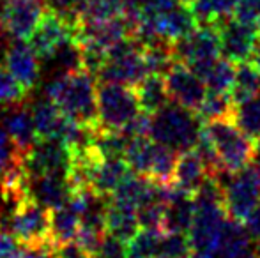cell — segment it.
Segmentation results:
<instances>
[{
    "label": "cell",
    "instance_id": "34",
    "mask_svg": "<svg viewBox=\"0 0 260 258\" xmlns=\"http://www.w3.org/2000/svg\"><path fill=\"white\" fill-rule=\"evenodd\" d=\"M21 159H23V156L18 152L16 145L13 143V140L9 138L7 131L0 124V180H2V177L6 175L14 165H18Z\"/></svg>",
    "mask_w": 260,
    "mask_h": 258
},
{
    "label": "cell",
    "instance_id": "8",
    "mask_svg": "<svg viewBox=\"0 0 260 258\" xmlns=\"http://www.w3.org/2000/svg\"><path fill=\"white\" fill-rule=\"evenodd\" d=\"M223 191V205L230 219L243 223L260 205V177L253 166L236 173H218Z\"/></svg>",
    "mask_w": 260,
    "mask_h": 258
},
{
    "label": "cell",
    "instance_id": "13",
    "mask_svg": "<svg viewBox=\"0 0 260 258\" xmlns=\"http://www.w3.org/2000/svg\"><path fill=\"white\" fill-rule=\"evenodd\" d=\"M71 159V152L60 140H41L23 156V166L28 177L48 175V173H66Z\"/></svg>",
    "mask_w": 260,
    "mask_h": 258
},
{
    "label": "cell",
    "instance_id": "28",
    "mask_svg": "<svg viewBox=\"0 0 260 258\" xmlns=\"http://www.w3.org/2000/svg\"><path fill=\"white\" fill-rule=\"evenodd\" d=\"M127 0H83L76 18L80 21H103L126 14Z\"/></svg>",
    "mask_w": 260,
    "mask_h": 258
},
{
    "label": "cell",
    "instance_id": "30",
    "mask_svg": "<svg viewBox=\"0 0 260 258\" xmlns=\"http://www.w3.org/2000/svg\"><path fill=\"white\" fill-rule=\"evenodd\" d=\"M234 75H236V67L234 62L226 60L225 57H219L216 62H212L207 69L200 72V78L204 80L207 90L212 92H230L234 83Z\"/></svg>",
    "mask_w": 260,
    "mask_h": 258
},
{
    "label": "cell",
    "instance_id": "1",
    "mask_svg": "<svg viewBox=\"0 0 260 258\" xmlns=\"http://www.w3.org/2000/svg\"><path fill=\"white\" fill-rule=\"evenodd\" d=\"M195 147L204 156L214 175L236 173L248 168L253 165L258 151L257 141L241 129L232 117L206 122Z\"/></svg>",
    "mask_w": 260,
    "mask_h": 258
},
{
    "label": "cell",
    "instance_id": "36",
    "mask_svg": "<svg viewBox=\"0 0 260 258\" xmlns=\"http://www.w3.org/2000/svg\"><path fill=\"white\" fill-rule=\"evenodd\" d=\"M94 258H124V242L106 234L103 244H101L100 251L94 255Z\"/></svg>",
    "mask_w": 260,
    "mask_h": 258
},
{
    "label": "cell",
    "instance_id": "15",
    "mask_svg": "<svg viewBox=\"0 0 260 258\" xmlns=\"http://www.w3.org/2000/svg\"><path fill=\"white\" fill-rule=\"evenodd\" d=\"M218 30L219 43H221V55L226 60L234 64L251 60L258 32H255L253 28L246 27L244 23L234 20V18L218 21Z\"/></svg>",
    "mask_w": 260,
    "mask_h": 258
},
{
    "label": "cell",
    "instance_id": "4",
    "mask_svg": "<svg viewBox=\"0 0 260 258\" xmlns=\"http://www.w3.org/2000/svg\"><path fill=\"white\" fill-rule=\"evenodd\" d=\"M177 154L174 149L152 140L151 136L133 138L124 154L131 172L157 182L170 184Z\"/></svg>",
    "mask_w": 260,
    "mask_h": 258
},
{
    "label": "cell",
    "instance_id": "20",
    "mask_svg": "<svg viewBox=\"0 0 260 258\" xmlns=\"http://www.w3.org/2000/svg\"><path fill=\"white\" fill-rule=\"evenodd\" d=\"M30 191L38 202L50 209H57L69 202L71 190L66 180V173H48L30 179Z\"/></svg>",
    "mask_w": 260,
    "mask_h": 258
},
{
    "label": "cell",
    "instance_id": "42",
    "mask_svg": "<svg viewBox=\"0 0 260 258\" xmlns=\"http://www.w3.org/2000/svg\"><path fill=\"white\" fill-rule=\"evenodd\" d=\"M251 62L257 65L258 71H260V34L257 38V43H255V50H253V55H251Z\"/></svg>",
    "mask_w": 260,
    "mask_h": 258
},
{
    "label": "cell",
    "instance_id": "6",
    "mask_svg": "<svg viewBox=\"0 0 260 258\" xmlns=\"http://www.w3.org/2000/svg\"><path fill=\"white\" fill-rule=\"evenodd\" d=\"M98 114L101 129L120 131L140 114L135 89L124 83L98 80Z\"/></svg>",
    "mask_w": 260,
    "mask_h": 258
},
{
    "label": "cell",
    "instance_id": "49",
    "mask_svg": "<svg viewBox=\"0 0 260 258\" xmlns=\"http://www.w3.org/2000/svg\"><path fill=\"white\" fill-rule=\"evenodd\" d=\"M250 258H258V256H257V255H253V256H250Z\"/></svg>",
    "mask_w": 260,
    "mask_h": 258
},
{
    "label": "cell",
    "instance_id": "21",
    "mask_svg": "<svg viewBox=\"0 0 260 258\" xmlns=\"http://www.w3.org/2000/svg\"><path fill=\"white\" fill-rule=\"evenodd\" d=\"M253 239L239 221L229 219L214 258H250L253 256Z\"/></svg>",
    "mask_w": 260,
    "mask_h": 258
},
{
    "label": "cell",
    "instance_id": "43",
    "mask_svg": "<svg viewBox=\"0 0 260 258\" xmlns=\"http://www.w3.org/2000/svg\"><path fill=\"white\" fill-rule=\"evenodd\" d=\"M253 168L257 170V173H258V177H260V147H258V151H257V156H255V159H253Z\"/></svg>",
    "mask_w": 260,
    "mask_h": 258
},
{
    "label": "cell",
    "instance_id": "7",
    "mask_svg": "<svg viewBox=\"0 0 260 258\" xmlns=\"http://www.w3.org/2000/svg\"><path fill=\"white\" fill-rule=\"evenodd\" d=\"M172 52L175 62L186 64L200 75L221 55L218 23H199L188 35L172 45Z\"/></svg>",
    "mask_w": 260,
    "mask_h": 258
},
{
    "label": "cell",
    "instance_id": "41",
    "mask_svg": "<svg viewBox=\"0 0 260 258\" xmlns=\"http://www.w3.org/2000/svg\"><path fill=\"white\" fill-rule=\"evenodd\" d=\"M243 225L248 230V234H250V237L253 239V242H257L260 246V205H257L248 214L246 219L243 221Z\"/></svg>",
    "mask_w": 260,
    "mask_h": 258
},
{
    "label": "cell",
    "instance_id": "19",
    "mask_svg": "<svg viewBox=\"0 0 260 258\" xmlns=\"http://www.w3.org/2000/svg\"><path fill=\"white\" fill-rule=\"evenodd\" d=\"M105 230L108 235L119 239L120 242L126 244L140 230L137 209L129 205H124V203L113 202L112 198H108V205H106V214H105Z\"/></svg>",
    "mask_w": 260,
    "mask_h": 258
},
{
    "label": "cell",
    "instance_id": "38",
    "mask_svg": "<svg viewBox=\"0 0 260 258\" xmlns=\"http://www.w3.org/2000/svg\"><path fill=\"white\" fill-rule=\"evenodd\" d=\"M21 249V244L13 232L2 230L0 232V258H14Z\"/></svg>",
    "mask_w": 260,
    "mask_h": 258
},
{
    "label": "cell",
    "instance_id": "18",
    "mask_svg": "<svg viewBox=\"0 0 260 258\" xmlns=\"http://www.w3.org/2000/svg\"><path fill=\"white\" fill-rule=\"evenodd\" d=\"M195 214V198L184 191L172 186L165 205V216L161 230L163 232H182L188 234Z\"/></svg>",
    "mask_w": 260,
    "mask_h": 258
},
{
    "label": "cell",
    "instance_id": "35",
    "mask_svg": "<svg viewBox=\"0 0 260 258\" xmlns=\"http://www.w3.org/2000/svg\"><path fill=\"white\" fill-rule=\"evenodd\" d=\"M232 18L260 34V0H239Z\"/></svg>",
    "mask_w": 260,
    "mask_h": 258
},
{
    "label": "cell",
    "instance_id": "5",
    "mask_svg": "<svg viewBox=\"0 0 260 258\" xmlns=\"http://www.w3.org/2000/svg\"><path fill=\"white\" fill-rule=\"evenodd\" d=\"M147 75L149 69L144 57V43L133 35H127L126 39L108 48L106 62L98 75V80L135 87Z\"/></svg>",
    "mask_w": 260,
    "mask_h": 258
},
{
    "label": "cell",
    "instance_id": "27",
    "mask_svg": "<svg viewBox=\"0 0 260 258\" xmlns=\"http://www.w3.org/2000/svg\"><path fill=\"white\" fill-rule=\"evenodd\" d=\"M161 235L159 228H140L124 244V258H157Z\"/></svg>",
    "mask_w": 260,
    "mask_h": 258
},
{
    "label": "cell",
    "instance_id": "16",
    "mask_svg": "<svg viewBox=\"0 0 260 258\" xmlns=\"http://www.w3.org/2000/svg\"><path fill=\"white\" fill-rule=\"evenodd\" d=\"M0 124L7 131V134H9V138L16 145L18 152L21 156L27 154L38 141L30 99L25 101V103L13 104V106L0 108Z\"/></svg>",
    "mask_w": 260,
    "mask_h": 258
},
{
    "label": "cell",
    "instance_id": "26",
    "mask_svg": "<svg viewBox=\"0 0 260 258\" xmlns=\"http://www.w3.org/2000/svg\"><path fill=\"white\" fill-rule=\"evenodd\" d=\"M129 172L131 168L127 165L126 158L105 159L100 168H98L96 175H94L92 190L103 196H112L113 191L117 190V186L122 182L124 177Z\"/></svg>",
    "mask_w": 260,
    "mask_h": 258
},
{
    "label": "cell",
    "instance_id": "29",
    "mask_svg": "<svg viewBox=\"0 0 260 258\" xmlns=\"http://www.w3.org/2000/svg\"><path fill=\"white\" fill-rule=\"evenodd\" d=\"M239 0H195L189 9L199 23H218L234 14Z\"/></svg>",
    "mask_w": 260,
    "mask_h": 258
},
{
    "label": "cell",
    "instance_id": "9",
    "mask_svg": "<svg viewBox=\"0 0 260 258\" xmlns=\"http://www.w3.org/2000/svg\"><path fill=\"white\" fill-rule=\"evenodd\" d=\"M78 32V18L60 14L46 7L38 28L28 39L39 60H53L55 53L68 43L75 41Z\"/></svg>",
    "mask_w": 260,
    "mask_h": 258
},
{
    "label": "cell",
    "instance_id": "48",
    "mask_svg": "<svg viewBox=\"0 0 260 258\" xmlns=\"http://www.w3.org/2000/svg\"><path fill=\"white\" fill-rule=\"evenodd\" d=\"M257 256L260 258V246H258V253H257Z\"/></svg>",
    "mask_w": 260,
    "mask_h": 258
},
{
    "label": "cell",
    "instance_id": "17",
    "mask_svg": "<svg viewBox=\"0 0 260 258\" xmlns=\"http://www.w3.org/2000/svg\"><path fill=\"white\" fill-rule=\"evenodd\" d=\"M214 175L197 147L179 152L170 184L188 195H195L209 177Z\"/></svg>",
    "mask_w": 260,
    "mask_h": 258
},
{
    "label": "cell",
    "instance_id": "25",
    "mask_svg": "<svg viewBox=\"0 0 260 258\" xmlns=\"http://www.w3.org/2000/svg\"><path fill=\"white\" fill-rule=\"evenodd\" d=\"M230 96H232L236 106L260 96V71L251 60L236 65Z\"/></svg>",
    "mask_w": 260,
    "mask_h": 258
},
{
    "label": "cell",
    "instance_id": "46",
    "mask_svg": "<svg viewBox=\"0 0 260 258\" xmlns=\"http://www.w3.org/2000/svg\"><path fill=\"white\" fill-rule=\"evenodd\" d=\"M177 2L186 4V6H189V4H193V2H195V0H177Z\"/></svg>",
    "mask_w": 260,
    "mask_h": 258
},
{
    "label": "cell",
    "instance_id": "40",
    "mask_svg": "<svg viewBox=\"0 0 260 258\" xmlns=\"http://www.w3.org/2000/svg\"><path fill=\"white\" fill-rule=\"evenodd\" d=\"M55 255H57V258H94L92 253H89L85 248H82L76 241H71L68 244L57 248L55 249Z\"/></svg>",
    "mask_w": 260,
    "mask_h": 258
},
{
    "label": "cell",
    "instance_id": "39",
    "mask_svg": "<svg viewBox=\"0 0 260 258\" xmlns=\"http://www.w3.org/2000/svg\"><path fill=\"white\" fill-rule=\"evenodd\" d=\"M83 0H45V6L48 9H53L60 14H68V16H76L80 6Z\"/></svg>",
    "mask_w": 260,
    "mask_h": 258
},
{
    "label": "cell",
    "instance_id": "45",
    "mask_svg": "<svg viewBox=\"0 0 260 258\" xmlns=\"http://www.w3.org/2000/svg\"><path fill=\"white\" fill-rule=\"evenodd\" d=\"M4 35H6V30H4L2 21H0V46H2V39H4Z\"/></svg>",
    "mask_w": 260,
    "mask_h": 258
},
{
    "label": "cell",
    "instance_id": "31",
    "mask_svg": "<svg viewBox=\"0 0 260 258\" xmlns=\"http://www.w3.org/2000/svg\"><path fill=\"white\" fill-rule=\"evenodd\" d=\"M234 110H236V103H234L230 92H212V90H207L202 106L199 108V115L204 122H209L218 121V119L232 117Z\"/></svg>",
    "mask_w": 260,
    "mask_h": 258
},
{
    "label": "cell",
    "instance_id": "10",
    "mask_svg": "<svg viewBox=\"0 0 260 258\" xmlns=\"http://www.w3.org/2000/svg\"><path fill=\"white\" fill-rule=\"evenodd\" d=\"M52 209L43 205L34 195L20 200L11 212V232L21 246H39L48 242Z\"/></svg>",
    "mask_w": 260,
    "mask_h": 258
},
{
    "label": "cell",
    "instance_id": "22",
    "mask_svg": "<svg viewBox=\"0 0 260 258\" xmlns=\"http://www.w3.org/2000/svg\"><path fill=\"white\" fill-rule=\"evenodd\" d=\"M32 117H34V129L38 141L58 140L66 115L53 101H50L45 96L43 99L32 103Z\"/></svg>",
    "mask_w": 260,
    "mask_h": 258
},
{
    "label": "cell",
    "instance_id": "3",
    "mask_svg": "<svg viewBox=\"0 0 260 258\" xmlns=\"http://www.w3.org/2000/svg\"><path fill=\"white\" fill-rule=\"evenodd\" d=\"M202 122L197 112L170 101L167 106L151 115L149 136L175 152H184L199 143L204 128Z\"/></svg>",
    "mask_w": 260,
    "mask_h": 258
},
{
    "label": "cell",
    "instance_id": "2",
    "mask_svg": "<svg viewBox=\"0 0 260 258\" xmlns=\"http://www.w3.org/2000/svg\"><path fill=\"white\" fill-rule=\"evenodd\" d=\"M45 96L60 108L66 117L89 128L101 129L98 114V78L89 71H62L45 87Z\"/></svg>",
    "mask_w": 260,
    "mask_h": 258
},
{
    "label": "cell",
    "instance_id": "14",
    "mask_svg": "<svg viewBox=\"0 0 260 258\" xmlns=\"http://www.w3.org/2000/svg\"><path fill=\"white\" fill-rule=\"evenodd\" d=\"M41 60L28 41H14L4 50L2 64L27 92L38 87L41 78Z\"/></svg>",
    "mask_w": 260,
    "mask_h": 258
},
{
    "label": "cell",
    "instance_id": "11",
    "mask_svg": "<svg viewBox=\"0 0 260 258\" xmlns=\"http://www.w3.org/2000/svg\"><path fill=\"white\" fill-rule=\"evenodd\" d=\"M45 0H4L0 21L14 41H28L45 13Z\"/></svg>",
    "mask_w": 260,
    "mask_h": 258
},
{
    "label": "cell",
    "instance_id": "47",
    "mask_svg": "<svg viewBox=\"0 0 260 258\" xmlns=\"http://www.w3.org/2000/svg\"><path fill=\"white\" fill-rule=\"evenodd\" d=\"M2 6H4V0H0V11H2Z\"/></svg>",
    "mask_w": 260,
    "mask_h": 258
},
{
    "label": "cell",
    "instance_id": "32",
    "mask_svg": "<svg viewBox=\"0 0 260 258\" xmlns=\"http://www.w3.org/2000/svg\"><path fill=\"white\" fill-rule=\"evenodd\" d=\"M30 99V92L21 87V83L0 64V108L13 106Z\"/></svg>",
    "mask_w": 260,
    "mask_h": 258
},
{
    "label": "cell",
    "instance_id": "33",
    "mask_svg": "<svg viewBox=\"0 0 260 258\" xmlns=\"http://www.w3.org/2000/svg\"><path fill=\"white\" fill-rule=\"evenodd\" d=\"M188 234L182 232H163L157 249V258H186L191 253Z\"/></svg>",
    "mask_w": 260,
    "mask_h": 258
},
{
    "label": "cell",
    "instance_id": "24",
    "mask_svg": "<svg viewBox=\"0 0 260 258\" xmlns=\"http://www.w3.org/2000/svg\"><path fill=\"white\" fill-rule=\"evenodd\" d=\"M133 89L137 94L140 112L147 115H154L156 112H159L161 108L170 103V96H168L163 75H147Z\"/></svg>",
    "mask_w": 260,
    "mask_h": 258
},
{
    "label": "cell",
    "instance_id": "44",
    "mask_svg": "<svg viewBox=\"0 0 260 258\" xmlns=\"http://www.w3.org/2000/svg\"><path fill=\"white\" fill-rule=\"evenodd\" d=\"M186 258H214V256H211V255H204V253H197V251H191Z\"/></svg>",
    "mask_w": 260,
    "mask_h": 258
},
{
    "label": "cell",
    "instance_id": "37",
    "mask_svg": "<svg viewBox=\"0 0 260 258\" xmlns=\"http://www.w3.org/2000/svg\"><path fill=\"white\" fill-rule=\"evenodd\" d=\"M14 258H57V255L53 246L50 242H45L39 246H21Z\"/></svg>",
    "mask_w": 260,
    "mask_h": 258
},
{
    "label": "cell",
    "instance_id": "23",
    "mask_svg": "<svg viewBox=\"0 0 260 258\" xmlns=\"http://www.w3.org/2000/svg\"><path fill=\"white\" fill-rule=\"evenodd\" d=\"M80 228V214L71 203L52 209L50 214V235L48 242L55 249L75 241Z\"/></svg>",
    "mask_w": 260,
    "mask_h": 258
},
{
    "label": "cell",
    "instance_id": "12",
    "mask_svg": "<svg viewBox=\"0 0 260 258\" xmlns=\"http://www.w3.org/2000/svg\"><path fill=\"white\" fill-rule=\"evenodd\" d=\"M163 76L172 103H177L199 114V108L202 106L207 94L204 80L182 62H174Z\"/></svg>",
    "mask_w": 260,
    "mask_h": 258
}]
</instances>
